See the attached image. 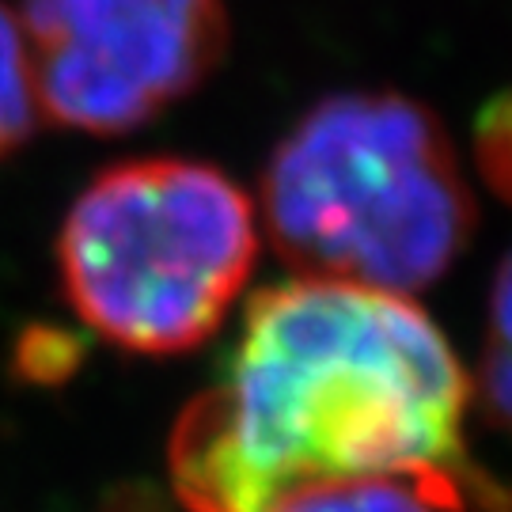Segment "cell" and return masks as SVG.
Segmentation results:
<instances>
[{
  "instance_id": "obj_1",
  "label": "cell",
  "mask_w": 512,
  "mask_h": 512,
  "mask_svg": "<svg viewBox=\"0 0 512 512\" xmlns=\"http://www.w3.org/2000/svg\"><path fill=\"white\" fill-rule=\"evenodd\" d=\"M471 384L406 296L296 277L251 296L217 384L186 406L167 471L190 512H274L304 486L456 471Z\"/></svg>"
},
{
  "instance_id": "obj_2",
  "label": "cell",
  "mask_w": 512,
  "mask_h": 512,
  "mask_svg": "<svg viewBox=\"0 0 512 512\" xmlns=\"http://www.w3.org/2000/svg\"><path fill=\"white\" fill-rule=\"evenodd\" d=\"M262 220L304 277L418 293L475 232L448 129L395 92L330 95L296 118L262 171Z\"/></svg>"
},
{
  "instance_id": "obj_3",
  "label": "cell",
  "mask_w": 512,
  "mask_h": 512,
  "mask_svg": "<svg viewBox=\"0 0 512 512\" xmlns=\"http://www.w3.org/2000/svg\"><path fill=\"white\" fill-rule=\"evenodd\" d=\"M258 255L255 205L198 160L99 171L57 236L61 293L129 353H183L213 338Z\"/></svg>"
},
{
  "instance_id": "obj_4",
  "label": "cell",
  "mask_w": 512,
  "mask_h": 512,
  "mask_svg": "<svg viewBox=\"0 0 512 512\" xmlns=\"http://www.w3.org/2000/svg\"><path fill=\"white\" fill-rule=\"evenodd\" d=\"M19 31L38 110L103 137L190 95L228 46L224 0H23Z\"/></svg>"
},
{
  "instance_id": "obj_5",
  "label": "cell",
  "mask_w": 512,
  "mask_h": 512,
  "mask_svg": "<svg viewBox=\"0 0 512 512\" xmlns=\"http://www.w3.org/2000/svg\"><path fill=\"white\" fill-rule=\"evenodd\" d=\"M467 471H406L319 482L289 494L274 512H467Z\"/></svg>"
},
{
  "instance_id": "obj_6",
  "label": "cell",
  "mask_w": 512,
  "mask_h": 512,
  "mask_svg": "<svg viewBox=\"0 0 512 512\" xmlns=\"http://www.w3.org/2000/svg\"><path fill=\"white\" fill-rule=\"evenodd\" d=\"M478 403L482 414L512 437V255L501 262L490 293L486 346L478 361Z\"/></svg>"
},
{
  "instance_id": "obj_7",
  "label": "cell",
  "mask_w": 512,
  "mask_h": 512,
  "mask_svg": "<svg viewBox=\"0 0 512 512\" xmlns=\"http://www.w3.org/2000/svg\"><path fill=\"white\" fill-rule=\"evenodd\" d=\"M38 122L35 80L19 19L0 4V160L12 156Z\"/></svg>"
},
{
  "instance_id": "obj_8",
  "label": "cell",
  "mask_w": 512,
  "mask_h": 512,
  "mask_svg": "<svg viewBox=\"0 0 512 512\" xmlns=\"http://www.w3.org/2000/svg\"><path fill=\"white\" fill-rule=\"evenodd\" d=\"M88 357V338L61 323H27L12 342V376L31 387L73 380Z\"/></svg>"
},
{
  "instance_id": "obj_9",
  "label": "cell",
  "mask_w": 512,
  "mask_h": 512,
  "mask_svg": "<svg viewBox=\"0 0 512 512\" xmlns=\"http://www.w3.org/2000/svg\"><path fill=\"white\" fill-rule=\"evenodd\" d=\"M475 160L482 179L512 205V88L494 95L475 118Z\"/></svg>"
}]
</instances>
